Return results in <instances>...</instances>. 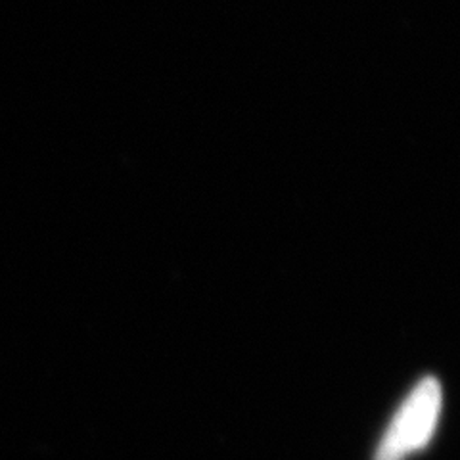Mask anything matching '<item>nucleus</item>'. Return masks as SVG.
<instances>
[{"mask_svg":"<svg viewBox=\"0 0 460 460\" xmlns=\"http://www.w3.org/2000/svg\"><path fill=\"white\" fill-rule=\"evenodd\" d=\"M439 409V384L434 378L422 380L402 402L374 460H402L409 453L420 449L436 428Z\"/></svg>","mask_w":460,"mask_h":460,"instance_id":"1","label":"nucleus"}]
</instances>
